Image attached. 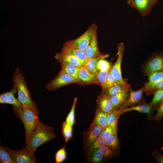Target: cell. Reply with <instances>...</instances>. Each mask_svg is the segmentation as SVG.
Returning <instances> with one entry per match:
<instances>
[{
    "mask_svg": "<svg viewBox=\"0 0 163 163\" xmlns=\"http://www.w3.org/2000/svg\"><path fill=\"white\" fill-rule=\"evenodd\" d=\"M12 79L13 85L16 89L18 98L19 101L24 106L38 114L39 110L36 104L32 99L25 79L19 68L14 70Z\"/></svg>",
    "mask_w": 163,
    "mask_h": 163,
    "instance_id": "cell-1",
    "label": "cell"
},
{
    "mask_svg": "<svg viewBox=\"0 0 163 163\" xmlns=\"http://www.w3.org/2000/svg\"><path fill=\"white\" fill-rule=\"evenodd\" d=\"M56 136L53 128L43 123L39 119L37 126L24 148L35 152L39 146L53 140Z\"/></svg>",
    "mask_w": 163,
    "mask_h": 163,
    "instance_id": "cell-2",
    "label": "cell"
},
{
    "mask_svg": "<svg viewBox=\"0 0 163 163\" xmlns=\"http://www.w3.org/2000/svg\"><path fill=\"white\" fill-rule=\"evenodd\" d=\"M15 116L22 121L25 129V144L29 141L30 137L35 128L38 120V114L30 109L24 106L22 107L13 106Z\"/></svg>",
    "mask_w": 163,
    "mask_h": 163,
    "instance_id": "cell-3",
    "label": "cell"
},
{
    "mask_svg": "<svg viewBox=\"0 0 163 163\" xmlns=\"http://www.w3.org/2000/svg\"><path fill=\"white\" fill-rule=\"evenodd\" d=\"M98 27L95 24L91 25L81 35L77 38L69 40L66 43L72 46L85 51L94 36L97 34Z\"/></svg>",
    "mask_w": 163,
    "mask_h": 163,
    "instance_id": "cell-4",
    "label": "cell"
},
{
    "mask_svg": "<svg viewBox=\"0 0 163 163\" xmlns=\"http://www.w3.org/2000/svg\"><path fill=\"white\" fill-rule=\"evenodd\" d=\"M77 78L67 74L59 72L58 75L46 85V88L53 91L64 86L80 82Z\"/></svg>",
    "mask_w": 163,
    "mask_h": 163,
    "instance_id": "cell-5",
    "label": "cell"
},
{
    "mask_svg": "<svg viewBox=\"0 0 163 163\" xmlns=\"http://www.w3.org/2000/svg\"><path fill=\"white\" fill-rule=\"evenodd\" d=\"M145 74L150 75L152 73L163 70V54L152 55L145 63L143 68Z\"/></svg>",
    "mask_w": 163,
    "mask_h": 163,
    "instance_id": "cell-6",
    "label": "cell"
},
{
    "mask_svg": "<svg viewBox=\"0 0 163 163\" xmlns=\"http://www.w3.org/2000/svg\"><path fill=\"white\" fill-rule=\"evenodd\" d=\"M124 49V45L123 43H121L118 45L117 58L116 62L112 66L110 70L111 73L118 84L127 83L126 80L123 78L121 71V64Z\"/></svg>",
    "mask_w": 163,
    "mask_h": 163,
    "instance_id": "cell-7",
    "label": "cell"
},
{
    "mask_svg": "<svg viewBox=\"0 0 163 163\" xmlns=\"http://www.w3.org/2000/svg\"><path fill=\"white\" fill-rule=\"evenodd\" d=\"M7 148L16 163L37 162L34 151L29 150L24 147L17 151L13 150L8 147Z\"/></svg>",
    "mask_w": 163,
    "mask_h": 163,
    "instance_id": "cell-8",
    "label": "cell"
},
{
    "mask_svg": "<svg viewBox=\"0 0 163 163\" xmlns=\"http://www.w3.org/2000/svg\"><path fill=\"white\" fill-rule=\"evenodd\" d=\"M158 0H134L130 6L138 11L143 18L147 16Z\"/></svg>",
    "mask_w": 163,
    "mask_h": 163,
    "instance_id": "cell-9",
    "label": "cell"
},
{
    "mask_svg": "<svg viewBox=\"0 0 163 163\" xmlns=\"http://www.w3.org/2000/svg\"><path fill=\"white\" fill-rule=\"evenodd\" d=\"M145 86L137 91H133L131 88L129 91V96L125 102L119 107L122 109L129 106H134L142 102L143 96V93L144 91Z\"/></svg>",
    "mask_w": 163,
    "mask_h": 163,
    "instance_id": "cell-10",
    "label": "cell"
},
{
    "mask_svg": "<svg viewBox=\"0 0 163 163\" xmlns=\"http://www.w3.org/2000/svg\"><path fill=\"white\" fill-rule=\"evenodd\" d=\"M17 91L13 85L12 89L9 91L4 92L0 95V103L11 104L17 107H22L24 106L14 96Z\"/></svg>",
    "mask_w": 163,
    "mask_h": 163,
    "instance_id": "cell-11",
    "label": "cell"
},
{
    "mask_svg": "<svg viewBox=\"0 0 163 163\" xmlns=\"http://www.w3.org/2000/svg\"><path fill=\"white\" fill-rule=\"evenodd\" d=\"M54 57L60 63L67 62L78 67L84 64L82 62L71 54L62 50L60 52L57 53Z\"/></svg>",
    "mask_w": 163,
    "mask_h": 163,
    "instance_id": "cell-12",
    "label": "cell"
},
{
    "mask_svg": "<svg viewBox=\"0 0 163 163\" xmlns=\"http://www.w3.org/2000/svg\"><path fill=\"white\" fill-rule=\"evenodd\" d=\"M162 79H163V70L155 72L149 76V81L144 85V92L146 95H150L155 92L154 86L155 84Z\"/></svg>",
    "mask_w": 163,
    "mask_h": 163,
    "instance_id": "cell-13",
    "label": "cell"
},
{
    "mask_svg": "<svg viewBox=\"0 0 163 163\" xmlns=\"http://www.w3.org/2000/svg\"><path fill=\"white\" fill-rule=\"evenodd\" d=\"M98 109L106 113H108L114 109L109 97L102 91L97 101Z\"/></svg>",
    "mask_w": 163,
    "mask_h": 163,
    "instance_id": "cell-14",
    "label": "cell"
},
{
    "mask_svg": "<svg viewBox=\"0 0 163 163\" xmlns=\"http://www.w3.org/2000/svg\"><path fill=\"white\" fill-rule=\"evenodd\" d=\"M78 78L81 82L100 84L96 76L84 65L79 67Z\"/></svg>",
    "mask_w": 163,
    "mask_h": 163,
    "instance_id": "cell-15",
    "label": "cell"
},
{
    "mask_svg": "<svg viewBox=\"0 0 163 163\" xmlns=\"http://www.w3.org/2000/svg\"><path fill=\"white\" fill-rule=\"evenodd\" d=\"M154 107L151 106L149 104H138L121 109V114L126 112L132 110H136L139 112L146 113L148 115V117L150 118L153 113Z\"/></svg>",
    "mask_w": 163,
    "mask_h": 163,
    "instance_id": "cell-16",
    "label": "cell"
},
{
    "mask_svg": "<svg viewBox=\"0 0 163 163\" xmlns=\"http://www.w3.org/2000/svg\"><path fill=\"white\" fill-rule=\"evenodd\" d=\"M61 50L71 54L82 62L84 64L87 62L88 59L85 51L72 46L66 43L64 44Z\"/></svg>",
    "mask_w": 163,
    "mask_h": 163,
    "instance_id": "cell-17",
    "label": "cell"
},
{
    "mask_svg": "<svg viewBox=\"0 0 163 163\" xmlns=\"http://www.w3.org/2000/svg\"><path fill=\"white\" fill-rule=\"evenodd\" d=\"M88 59H92L101 55L98 44L97 34L88 45L85 51Z\"/></svg>",
    "mask_w": 163,
    "mask_h": 163,
    "instance_id": "cell-18",
    "label": "cell"
},
{
    "mask_svg": "<svg viewBox=\"0 0 163 163\" xmlns=\"http://www.w3.org/2000/svg\"><path fill=\"white\" fill-rule=\"evenodd\" d=\"M130 86L127 83L126 84H118L111 87L102 90L109 97L114 96L123 91L128 92Z\"/></svg>",
    "mask_w": 163,
    "mask_h": 163,
    "instance_id": "cell-19",
    "label": "cell"
},
{
    "mask_svg": "<svg viewBox=\"0 0 163 163\" xmlns=\"http://www.w3.org/2000/svg\"><path fill=\"white\" fill-rule=\"evenodd\" d=\"M109 55L107 54H102L92 59H88L87 62L84 64L86 68L95 76L99 71L97 68L99 61L102 59L108 57Z\"/></svg>",
    "mask_w": 163,
    "mask_h": 163,
    "instance_id": "cell-20",
    "label": "cell"
},
{
    "mask_svg": "<svg viewBox=\"0 0 163 163\" xmlns=\"http://www.w3.org/2000/svg\"><path fill=\"white\" fill-rule=\"evenodd\" d=\"M121 114V109H115L107 113V126H110L115 131H117V124L118 119Z\"/></svg>",
    "mask_w": 163,
    "mask_h": 163,
    "instance_id": "cell-21",
    "label": "cell"
},
{
    "mask_svg": "<svg viewBox=\"0 0 163 163\" xmlns=\"http://www.w3.org/2000/svg\"><path fill=\"white\" fill-rule=\"evenodd\" d=\"M60 64L61 69L59 72L67 74L78 79V75L79 67L67 62H62Z\"/></svg>",
    "mask_w": 163,
    "mask_h": 163,
    "instance_id": "cell-22",
    "label": "cell"
},
{
    "mask_svg": "<svg viewBox=\"0 0 163 163\" xmlns=\"http://www.w3.org/2000/svg\"><path fill=\"white\" fill-rule=\"evenodd\" d=\"M129 96V93L128 92L123 91L109 97L113 107L115 109H117L125 102Z\"/></svg>",
    "mask_w": 163,
    "mask_h": 163,
    "instance_id": "cell-23",
    "label": "cell"
},
{
    "mask_svg": "<svg viewBox=\"0 0 163 163\" xmlns=\"http://www.w3.org/2000/svg\"><path fill=\"white\" fill-rule=\"evenodd\" d=\"M103 128L99 125L93 123L89 132L87 140L88 145L90 146L101 133Z\"/></svg>",
    "mask_w": 163,
    "mask_h": 163,
    "instance_id": "cell-24",
    "label": "cell"
},
{
    "mask_svg": "<svg viewBox=\"0 0 163 163\" xmlns=\"http://www.w3.org/2000/svg\"><path fill=\"white\" fill-rule=\"evenodd\" d=\"M0 163H16L7 147L4 146L1 144L0 145Z\"/></svg>",
    "mask_w": 163,
    "mask_h": 163,
    "instance_id": "cell-25",
    "label": "cell"
},
{
    "mask_svg": "<svg viewBox=\"0 0 163 163\" xmlns=\"http://www.w3.org/2000/svg\"><path fill=\"white\" fill-rule=\"evenodd\" d=\"M107 114L97 108L94 123L99 125L104 129L107 126Z\"/></svg>",
    "mask_w": 163,
    "mask_h": 163,
    "instance_id": "cell-26",
    "label": "cell"
},
{
    "mask_svg": "<svg viewBox=\"0 0 163 163\" xmlns=\"http://www.w3.org/2000/svg\"><path fill=\"white\" fill-rule=\"evenodd\" d=\"M117 133H114L105 139V145L115 151L118 149L119 145Z\"/></svg>",
    "mask_w": 163,
    "mask_h": 163,
    "instance_id": "cell-27",
    "label": "cell"
},
{
    "mask_svg": "<svg viewBox=\"0 0 163 163\" xmlns=\"http://www.w3.org/2000/svg\"><path fill=\"white\" fill-rule=\"evenodd\" d=\"M62 135L65 139V142H67L72 138V126L65 121L62 123Z\"/></svg>",
    "mask_w": 163,
    "mask_h": 163,
    "instance_id": "cell-28",
    "label": "cell"
},
{
    "mask_svg": "<svg viewBox=\"0 0 163 163\" xmlns=\"http://www.w3.org/2000/svg\"><path fill=\"white\" fill-rule=\"evenodd\" d=\"M77 99L76 97L74 98L71 109L65 121L67 123L72 126H73L75 123V111Z\"/></svg>",
    "mask_w": 163,
    "mask_h": 163,
    "instance_id": "cell-29",
    "label": "cell"
},
{
    "mask_svg": "<svg viewBox=\"0 0 163 163\" xmlns=\"http://www.w3.org/2000/svg\"><path fill=\"white\" fill-rule=\"evenodd\" d=\"M104 158L98 149H95L91 151L90 159L93 162L100 163L103 161Z\"/></svg>",
    "mask_w": 163,
    "mask_h": 163,
    "instance_id": "cell-30",
    "label": "cell"
},
{
    "mask_svg": "<svg viewBox=\"0 0 163 163\" xmlns=\"http://www.w3.org/2000/svg\"><path fill=\"white\" fill-rule=\"evenodd\" d=\"M110 71H99L96 75V78L101 85L102 90L105 89L107 76Z\"/></svg>",
    "mask_w": 163,
    "mask_h": 163,
    "instance_id": "cell-31",
    "label": "cell"
},
{
    "mask_svg": "<svg viewBox=\"0 0 163 163\" xmlns=\"http://www.w3.org/2000/svg\"><path fill=\"white\" fill-rule=\"evenodd\" d=\"M163 99V89L156 90L154 93L153 97L151 101L149 103L152 107Z\"/></svg>",
    "mask_w": 163,
    "mask_h": 163,
    "instance_id": "cell-32",
    "label": "cell"
},
{
    "mask_svg": "<svg viewBox=\"0 0 163 163\" xmlns=\"http://www.w3.org/2000/svg\"><path fill=\"white\" fill-rule=\"evenodd\" d=\"M98 149L104 157L111 158L114 155L115 150L105 145L101 146Z\"/></svg>",
    "mask_w": 163,
    "mask_h": 163,
    "instance_id": "cell-33",
    "label": "cell"
},
{
    "mask_svg": "<svg viewBox=\"0 0 163 163\" xmlns=\"http://www.w3.org/2000/svg\"><path fill=\"white\" fill-rule=\"evenodd\" d=\"M112 66V63L104 59L99 61L97 68L99 71H110Z\"/></svg>",
    "mask_w": 163,
    "mask_h": 163,
    "instance_id": "cell-34",
    "label": "cell"
},
{
    "mask_svg": "<svg viewBox=\"0 0 163 163\" xmlns=\"http://www.w3.org/2000/svg\"><path fill=\"white\" fill-rule=\"evenodd\" d=\"M104 145H105V139L101 133L90 146V149L92 151L95 149H98L101 146Z\"/></svg>",
    "mask_w": 163,
    "mask_h": 163,
    "instance_id": "cell-35",
    "label": "cell"
},
{
    "mask_svg": "<svg viewBox=\"0 0 163 163\" xmlns=\"http://www.w3.org/2000/svg\"><path fill=\"white\" fill-rule=\"evenodd\" d=\"M66 158V153L64 147L59 149L55 155L56 163H60L64 161Z\"/></svg>",
    "mask_w": 163,
    "mask_h": 163,
    "instance_id": "cell-36",
    "label": "cell"
},
{
    "mask_svg": "<svg viewBox=\"0 0 163 163\" xmlns=\"http://www.w3.org/2000/svg\"><path fill=\"white\" fill-rule=\"evenodd\" d=\"M117 84H118L111 73L110 71L107 76L105 89L111 87Z\"/></svg>",
    "mask_w": 163,
    "mask_h": 163,
    "instance_id": "cell-37",
    "label": "cell"
},
{
    "mask_svg": "<svg viewBox=\"0 0 163 163\" xmlns=\"http://www.w3.org/2000/svg\"><path fill=\"white\" fill-rule=\"evenodd\" d=\"M115 132L117 131H115L111 126H108L103 129L101 133L105 139Z\"/></svg>",
    "mask_w": 163,
    "mask_h": 163,
    "instance_id": "cell-38",
    "label": "cell"
},
{
    "mask_svg": "<svg viewBox=\"0 0 163 163\" xmlns=\"http://www.w3.org/2000/svg\"><path fill=\"white\" fill-rule=\"evenodd\" d=\"M157 113L153 119L157 121H159L162 119L163 116V99L157 108Z\"/></svg>",
    "mask_w": 163,
    "mask_h": 163,
    "instance_id": "cell-39",
    "label": "cell"
},
{
    "mask_svg": "<svg viewBox=\"0 0 163 163\" xmlns=\"http://www.w3.org/2000/svg\"><path fill=\"white\" fill-rule=\"evenodd\" d=\"M152 155L158 162L163 163V155L155 151L152 153Z\"/></svg>",
    "mask_w": 163,
    "mask_h": 163,
    "instance_id": "cell-40",
    "label": "cell"
},
{
    "mask_svg": "<svg viewBox=\"0 0 163 163\" xmlns=\"http://www.w3.org/2000/svg\"><path fill=\"white\" fill-rule=\"evenodd\" d=\"M161 89H163V79L158 81L155 84L154 86L155 91V90Z\"/></svg>",
    "mask_w": 163,
    "mask_h": 163,
    "instance_id": "cell-41",
    "label": "cell"
},
{
    "mask_svg": "<svg viewBox=\"0 0 163 163\" xmlns=\"http://www.w3.org/2000/svg\"><path fill=\"white\" fill-rule=\"evenodd\" d=\"M134 0H127V4L130 6L131 4Z\"/></svg>",
    "mask_w": 163,
    "mask_h": 163,
    "instance_id": "cell-42",
    "label": "cell"
}]
</instances>
